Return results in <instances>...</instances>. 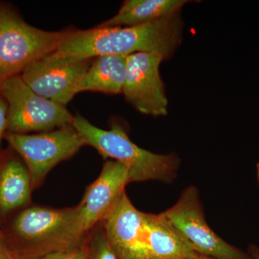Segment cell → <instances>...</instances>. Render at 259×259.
I'll return each mask as SVG.
<instances>
[{
  "mask_svg": "<svg viewBox=\"0 0 259 259\" xmlns=\"http://www.w3.org/2000/svg\"><path fill=\"white\" fill-rule=\"evenodd\" d=\"M186 0H127L117 14L98 25L101 27H136L181 11Z\"/></svg>",
  "mask_w": 259,
  "mask_h": 259,
  "instance_id": "cell-14",
  "label": "cell"
},
{
  "mask_svg": "<svg viewBox=\"0 0 259 259\" xmlns=\"http://www.w3.org/2000/svg\"><path fill=\"white\" fill-rule=\"evenodd\" d=\"M158 53H136L127 56V73L122 95L126 102L144 115L153 117L168 113V99L159 72Z\"/></svg>",
  "mask_w": 259,
  "mask_h": 259,
  "instance_id": "cell-9",
  "label": "cell"
},
{
  "mask_svg": "<svg viewBox=\"0 0 259 259\" xmlns=\"http://www.w3.org/2000/svg\"><path fill=\"white\" fill-rule=\"evenodd\" d=\"M88 259H118L107 241L105 233H97L90 246Z\"/></svg>",
  "mask_w": 259,
  "mask_h": 259,
  "instance_id": "cell-16",
  "label": "cell"
},
{
  "mask_svg": "<svg viewBox=\"0 0 259 259\" xmlns=\"http://www.w3.org/2000/svg\"><path fill=\"white\" fill-rule=\"evenodd\" d=\"M131 183L127 167L120 162H105L100 176L88 187L78 206L81 225L85 233L105 221L125 193V187Z\"/></svg>",
  "mask_w": 259,
  "mask_h": 259,
  "instance_id": "cell-10",
  "label": "cell"
},
{
  "mask_svg": "<svg viewBox=\"0 0 259 259\" xmlns=\"http://www.w3.org/2000/svg\"><path fill=\"white\" fill-rule=\"evenodd\" d=\"M5 138L25 162L32 188L37 187L56 165L88 146L73 125L36 135L8 133Z\"/></svg>",
  "mask_w": 259,
  "mask_h": 259,
  "instance_id": "cell-6",
  "label": "cell"
},
{
  "mask_svg": "<svg viewBox=\"0 0 259 259\" xmlns=\"http://www.w3.org/2000/svg\"><path fill=\"white\" fill-rule=\"evenodd\" d=\"M95 59L56 58L49 54L30 65L20 76L34 93L66 107L77 95L78 84Z\"/></svg>",
  "mask_w": 259,
  "mask_h": 259,
  "instance_id": "cell-8",
  "label": "cell"
},
{
  "mask_svg": "<svg viewBox=\"0 0 259 259\" xmlns=\"http://www.w3.org/2000/svg\"><path fill=\"white\" fill-rule=\"evenodd\" d=\"M63 31H47L27 23L11 5L0 2V89L30 65L54 52Z\"/></svg>",
  "mask_w": 259,
  "mask_h": 259,
  "instance_id": "cell-3",
  "label": "cell"
},
{
  "mask_svg": "<svg viewBox=\"0 0 259 259\" xmlns=\"http://www.w3.org/2000/svg\"><path fill=\"white\" fill-rule=\"evenodd\" d=\"M89 254L90 246L81 243L73 248L49 253L38 259H88Z\"/></svg>",
  "mask_w": 259,
  "mask_h": 259,
  "instance_id": "cell-17",
  "label": "cell"
},
{
  "mask_svg": "<svg viewBox=\"0 0 259 259\" xmlns=\"http://www.w3.org/2000/svg\"><path fill=\"white\" fill-rule=\"evenodd\" d=\"M73 126L88 146L95 148L104 158H111L127 167L131 182L158 180L171 183L176 178L180 167L176 154H158L140 148L118 124H112L110 130H103L83 116L76 115Z\"/></svg>",
  "mask_w": 259,
  "mask_h": 259,
  "instance_id": "cell-2",
  "label": "cell"
},
{
  "mask_svg": "<svg viewBox=\"0 0 259 259\" xmlns=\"http://www.w3.org/2000/svg\"><path fill=\"white\" fill-rule=\"evenodd\" d=\"M127 57L107 55L95 58L78 84L76 94L88 91L107 95L122 94L127 73Z\"/></svg>",
  "mask_w": 259,
  "mask_h": 259,
  "instance_id": "cell-13",
  "label": "cell"
},
{
  "mask_svg": "<svg viewBox=\"0 0 259 259\" xmlns=\"http://www.w3.org/2000/svg\"><path fill=\"white\" fill-rule=\"evenodd\" d=\"M162 213L197 254L215 259H253L209 228L196 187L185 189L177 203Z\"/></svg>",
  "mask_w": 259,
  "mask_h": 259,
  "instance_id": "cell-7",
  "label": "cell"
},
{
  "mask_svg": "<svg viewBox=\"0 0 259 259\" xmlns=\"http://www.w3.org/2000/svg\"><path fill=\"white\" fill-rule=\"evenodd\" d=\"M145 214L126 193L104 221V233L118 259H147L144 241Z\"/></svg>",
  "mask_w": 259,
  "mask_h": 259,
  "instance_id": "cell-11",
  "label": "cell"
},
{
  "mask_svg": "<svg viewBox=\"0 0 259 259\" xmlns=\"http://www.w3.org/2000/svg\"><path fill=\"white\" fill-rule=\"evenodd\" d=\"M147 259H193L197 253L163 213L145 214Z\"/></svg>",
  "mask_w": 259,
  "mask_h": 259,
  "instance_id": "cell-12",
  "label": "cell"
},
{
  "mask_svg": "<svg viewBox=\"0 0 259 259\" xmlns=\"http://www.w3.org/2000/svg\"><path fill=\"white\" fill-rule=\"evenodd\" d=\"M8 104L4 96L0 93V150L2 141L5 136L8 127Z\"/></svg>",
  "mask_w": 259,
  "mask_h": 259,
  "instance_id": "cell-18",
  "label": "cell"
},
{
  "mask_svg": "<svg viewBox=\"0 0 259 259\" xmlns=\"http://www.w3.org/2000/svg\"><path fill=\"white\" fill-rule=\"evenodd\" d=\"M32 188L27 167L17 158L7 159L0 167V212L7 214L28 204Z\"/></svg>",
  "mask_w": 259,
  "mask_h": 259,
  "instance_id": "cell-15",
  "label": "cell"
},
{
  "mask_svg": "<svg viewBox=\"0 0 259 259\" xmlns=\"http://www.w3.org/2000/svg\"><path fill=\"white\" fill-rule=\"evenodd\" d=\"M0 93L8 104V134L49 132L73 125L74 116L66 107L34 93L20 75L5 81Z\"/></svg>",
  "mask_w": 259,
  "mask_h": 259,
  "instance_id": "cell-5",
  "label": "cell"
},
{
  "mask_svg": "<svg viewBox=\"0 0 259 259\" xmlns=\"http://www.w3.org/2000/svg\"><path fill=\"white\" fill-rule=\"evenodd\" d=\"M13 229L39 258L81 244L86 235L78 206L64 209L29 207L15 218Z\"/></svg>",
  "mask_w": 259,
  "mask_h": 259,
  "instance_id": "cell-4",
  "label": "cell"
},
{
  "mask_svg": "<svg viewBox=\"0 0 259 259\" xmlns=\"http://www.w3.org/2000/svg\"><path fill=\"white\" fill-rule=\"evenodd\" d=\"M249 253L253 259H259V248L258 247L255 246V245L250 246Z\"/></svg>",
  "mask_w": 259,
  "mask_h": 259,
  "instance_id": "cell-20",
  "label": "cell"
},
{
  "mask_svg": "<svg viewBox=\"0 0 259 259\" xmlns=\"http://www.w3.org/2000/svg\"><path fill=\"white\" fill-rule=\"evenodd\" d=\"M10 256H12V255H10L9 251L7 249L4 243L0 238V259H5Z\"/></svg>",
  "mask_w": 259,
  "mask_h": 259,
  "instance_id": "cell-19",
  "label": "cell"
},
{
  "mask_svg": "<svg viewBox=\"0 0 259 259\" xmlns=\"http://www.w3.org/2000/svg\"><path fill=\"white\" fill-rule=\"evenodd\" d=\"M194 259V258H193Z\"/></svg>",
  "mask_w": 259,
  "mask_h": 259,
  "instance_id": "cell-23",
  "label": "cell"
},
{
  "mask_svg": "<svg viewBox=\"0 0 259 259\" xmlns=\"http://www.w3.org/2000/svg\"><path fill=\"white\" fill-rule=\"evenodd\" d=\"M5 259H14V258H13V257L10 256V257H8V258H5Z\"/></svg>",
  "mask_w": 259,
  "mask_h": 259,
  "instance_id": "cell-22",
  "label": "cell"
},
{
  "mask_svg": "<svg viewBox=\"0 0 259 259\" xmlns=\"http://www.w3.org/2000/svg\"><path fill=\"white\" fill-rule=\"evenodd\" d=\"M194 259H215V258H209V257L204 256V255L198 254Z\"/></svg>",
  "mask_w": 259,
  "mask_h": 259,
  "instance_id": "cell-21",
  "label": "cell"
},
{
  "mask_svg": "<svg viewBox=\"0 0 259 259\" xmlns=\"http://www.w3.org/2000/svg\"><path fill=\"white\" fill-rule=\"evenodd\" d=\"M180 12L136 27H101L63 31L51 56L71 59H95L107 55L129 56L158 53L166 59L173 56L182 39Z\"/></svg>",
  "mask_w": 259,
  "mask_h": 259,
  "instance_id": "cell-1",
  "label": "cell"
}]
</instances>
